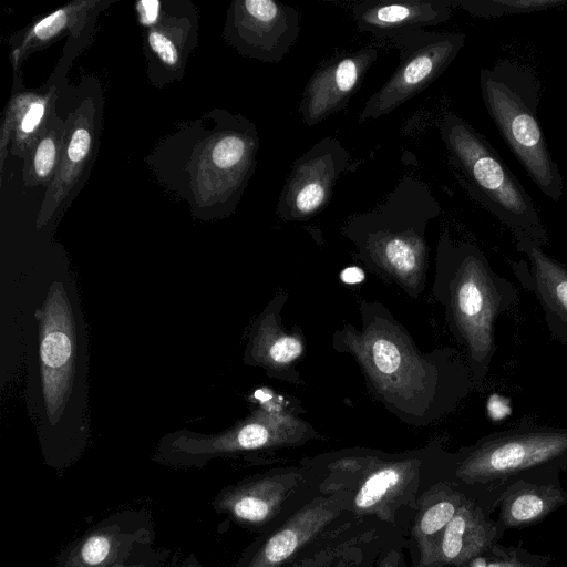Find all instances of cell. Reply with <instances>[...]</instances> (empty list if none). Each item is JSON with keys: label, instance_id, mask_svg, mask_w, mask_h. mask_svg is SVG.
<instances>
[{"label": "cell", "instance_id": "cell-32", "mask_svg": "<svg viewBox=\"0 0 567 567\" xmlns=\"http://www.w3.org/2000/svg\"><path fill=\"white\" fill-rule=\"evenodd\" d=\"M340 278L347 284H358L364 279V272L361 268L351 266L342 270Z\"/></svg>", "mask_w": 567, "mask_h": 567}, {"label": "cell", "instance_id": "cell-28", "mask_svg": "<svg viewBox=\"0 0 567 567\" xmlns=\"http://www.w3.org/2000/svg\"><path fill=\"white\" fill-rule=\"evenodd\" d=\"M166 559V550L153 547L146 553L116 567H164Z\"/></svg>", "mask_w": 567, "mask_h": 567}, {"label": "cell", "instance_id": "cell-13", "mask_svg": "<svg viewBox=\"0 0 567 567\" xmlns=\"http://www.w3.org/2000/svg\"><path fill=\"white\" fill-rule=\"evenodd\" d=\"M234 29L244 51L261 61L279 63L296 42L300 14L276 0H244L235 4Z\"/></svg>", "mask_w": 567, "mask_h": 567}, {"label": "cell", "instance_id": "cell-34", "mask_svg": "<svg viewBox=\"0 0 567 567\" xmlns=\"http://www.w3.org/2000/svg\"><path fill=\"white\" fill-rule=\"evenodd\" d=\"M398 554L395 551H391L379 567H398Z\"/></svg>", "mask_w": 567, "mask_h": 567}, {"label": "cell", "instance_id": "cell-8", "mask_svg": "<svg viewBox=\"0 0 567 567\" xmlns=\"http://www.w3.org/2000/svg\"><path fill=\"white\" fill-rule=\"evenodd\" d=\"M154 542L152 515L144 509H122L70 543L53 567H116L153 548Z\"/></svg>", "mask_w": 567, "mask_h": 567}, {"label": "cell", "instance_id": "cell-1", "mask_svg": "<svg viewBox=\"0 0 567 567\" xmlns=\"http://www.w3.org/2000/svg\"><path fill=\"white\" fill-rule=\"evenodd\" d=\"M362 311V330L343 332V351H351L375 395L408 422L426 423L451 413L474 389L466 359L454 349L423 357L408 333L377 306Z\"/></svg>", "mask_w": 567, "mask_h": 567}, {"label": "cell", "instance_id": "cell-22", "mask_svg": "<svg viewBox=\"0 0 567 567\" xmlns=\"http://www.w3.org/2000/svg\"><path fill=\"white\" fill-rule=\"evenodd\" d=\"M566 3L567 0H452L453 8H461L482 19L546 11Z\"/></svg>", "mask_w": 567, "mask_h": 567}, {"label": "cell", "instance_id": "cell-10", "mask_svg": "<svg viewBox=\"0 0 567 567\" xmlns=\"http://www.w3.org/2000/svg\"><path fill=\"white\" fill-rule=\"evenodd\" d=\"M289 417L259 414L239 427L214 437H181L162 452V461L175 466H199L212 457L292 444L306 437V425Z\"/></svg>", "mask_w": 567, "mask_h": 567}, {"label": "cell", "instance_id": "cell-2", "mask_svg": "<svg viewBox=\"0 0 567 567\" xmlns=\"http://www.w3.org/2000/svg\"><path fill=\"white\" fill-rule=\"evenodd\" d=\"M433 293L445 309L451 333L463 348L473 386L482 390L496 352L495 323L518 298L515 286L492 268L471 241L439 237Z\"/></svg>", "mask_w": 567, "mask_h": 567}, {"label": "cell", "instance_id": "cell-33", "mask_svg": "<svg viewBox=\"0 0 567 567\" xmlns=\"http://www.w3.org/2000/svg\"><path fill=\"white\" fill-rule=\"evenodd\" d=\"M173 567H203L195 554L189 553L178 561H175Z\"/></svg>", "mask_w": 567, "mask_h": 567}, {"label": "cell", "instance_id": "cell-27", "mask_svg": "<svg viewBox=\"0 0 567 567\" xmlns=\"http://www.w3.org/2000/svg\"><path fill=\"white\" fill-rule=\"evenodd\" d=\"M91 144V136L85 128L76 130L68 146V156L74 162H81L87 154Z\"/></svg>", "mask_w": 567, "mask_h": 567}, {"label": "cell", "instance_id": "cell-15", "mask_svg": "<svg viewBox=\"0 0 567 567\" xmlns=\"http://www.w3.org/2000/svg\"><path fill=\"white\" fill-rule=\"evenodd\" d=\"M452 10V0H365L354 4L352 14L360 32L389 41L406 30L446 22Z\"/></svg>", "mask_w": 567, "mask_h": 567}, {"label": "cell", "instance_id": "cell-25", "mask_svg": "<svg viewBox=\"0 0 567 567\" xmlns=\"http://www.w3.org/2000/svg\"><path fill=\"white\" fill-rule=\"evenodd\" d=\"M55 161V145L51 138L43 140L34 156V168L40 177H45L52 169Z\"/></svg>", "mask_w": 567, "mask_h": 567}, {"label": "cell", "instance_id": "cell-29", "mask_svg": "<svg viewBox=\"0 0 567 567\" xmlns=\"http://www.w3.org/2000/svg\"><path fill=\"white\" fill-rule=\"evenodd\" d=\"M64 22V11H55L38 22L33 29V33L40 39H48L54 35L62 28Z\"/></svg>", "mask_w": 567, "mask_h": 567}, {"label": "cell", "instance_id": "cell-9", "mask_svg": "<svg viewBox=\"0 0 567 567\" xmlns=\"http://www.w3.org/2000/svg\"><path fill=\"white\" fill-rule=\"evenodd\" d=\"M350 154L334 137H324L298 157L276 206L285 221H305L330 202L337 181L348 168Z\"/></svg>", "mask_w": 567, "mask_h": 567}, {"label": "cell", "instance_id": "cell-3", "mask_svg": "<svg viewBox=\"0 0 567 567\" xmlns=\"http://www.w3.org/2000/svg\"><path fill=\"white\" fill-rule=\"evenodd\" d=\"M441 212L429 185L404 175L381 203L350 216L341 233L368 267L415 295L424 288L429 268L426 226Z\"/></svg>", "mask_w": 567, "mask_h": 567}, {"label": "cell", "instance_id": "cell-19", "mask_svg": "<svg viewBox=\"0 0 567 567\" xmlns=\"http://www.w3.org/2000/svg\"><path fill=\"white\" fill-rule=\"evenodd\" d=\"M530 478L532 475H528L512 483L511 491L514 493L503 506L505 524L518 526L534 523L559 504L563 497L560 491Z\"/></svg>", "mask_w": 567, "mask_h": 567}, {"label": "cell", "instance_id": "cell-6", "mask_svg": "<svg viewBox=\"0 0 567 567\" xmlns=\"http://www.w3.org/2000/svg\"><path fill=\"white\" fill-rule=\"evenodd\" d=\"M567 468V427L520 424L463 450L456 476L471 484L515 482Z\"/></svg>", "mask_w": 567, "mask_h": 567}, {"label": "cell", "instance_id": "cell-14", "mask_svg": "<svg viewBox=\"0 0 567 567\" xmlns=\"http://www.w3.org/2000/svg\"><path fill=\"white\" fill-rule=\"evenodd\" d=\"M515 245L526 259L511 264L514 275L540 303L550 337L567 346V265L528 238Z\"/></svg>", "mask_w": 567, "mask_h": 567}, {"label": "cell", "instance_id": "cell-20", "mask_svg": "<svg viewBox=\"0 0 567 567\" xmlns=\"http://www.w3.org/2000/svg\"><path fill=\"white\" fill-rule=\"evenodd\" d=\"M414 460L392 462L372 472L360 486L354 504L358 509L368 512L389 501L411 480Z\"/></svg>", "mask_w": 567, "mask_h": 567}, {"label": "cell", "instance_id": "cell-21", "mask_svg": "<svg viewBox=\"0 0 567 567\" xmlns=\"http://www.w3.org/2000/svg\"><path fill=\"white\" fill-rule=\"evenodd\" d=\"M305 347L297 334L280 330L278 324L270 322L268 316L258 329L254 341L252 353L268 368H286L295 362L302 353Z\"/></svg>", "mask_w": 567, "mask_h": 567}, {"label": "cell", "instance_id": "cell-24", "mask_svg": "<svg viewBox=\"0 0 567 567\" xmlns=\"http://www.w3.org/2000/svg\"><path fill=\"white\" fill-rule=\"evenodd\" d=\"M257 140L238 134H228L220 138L212 151V159L219 168H233L251 158Z\"/></svg>", "mask_w": 567, "mask_h": 567}, {"label": "cell", "instance_id": "cell-5", "mask_svg": "<svg viewBox=\"0 0 567 567\" xmlns=\"http://www.w3.org/2000/svg\"><path fill=\"white\" fill-rule=\"evenodd\" d=\"M480 87L489 117L511 151L544 195L558 202L563 178L537 117L540 81L535 72L502 59L481 70Z\"/></svg>", "mask_w": 567, "mask_h": 567}, {"label": "cell", "instance_id": "cell-26", "mask_svg": "<svg viewBox=\"0 0 567 567\" xmlns=\"http://www.w3.org/2000/svg\"><path fill=\"white\" fill-rule=\"evenodd\" d=\"M148 42L152 50L159 56V59L168 64L174 65L177 60V51L169 39H167L164 34L152 31L148 34Z\"/></svg>", "mask_w": 567, "mask_h": 567}, {"label": "cell", "instance_id": "cell-12", "mask_svg": "<svg viewBox=\"0 0 567 567\" xmlns=\"http://www.w3.org/2000/svg\"><path fill=\"white\" fill-rule=\"evenodd\" d=\"M377 56L375 48L365 47L322 61L306 84L299 103L305 125H317L344 109Z\"/></svg>", "mask_w": 567, "mask_h": 567}, {"label": "cell", "instance_id": "cell-4", "mask_svg": "<svg viewBox=\"0 0 567 567\" xmlns=\"http://www.w3.org/2000/svg\"><path fill=\"white\" fill-rule=\"evenodd\" d=\"M440 133L454 175L470 196L504 224L515 241L528 238L548 246L533 198L487 138L452 112L443 115Z\"/></svg>", "mask_w": 567, "mask_h": 567}, {"label": "cell", "instance_id": "cell-23", "mask_svg": "<svg viewBox=\"0 0 567 567\" xmlns=\"http://www.w3.org/2000/svg\"><path fill=\"white\" fill-rule=\"evenodd\" d=\"M455 503L451 499H442L427 507L420 516L415 525V536L423 550L436 534L442 535L446 525L457 512Z\"/></svg>", "mask_w": 567, "mask_h": 567}, {"label": "cell", "instance_id": "cell-17", "mask_svg": "<svg viewBox=\"0 0 567 567\" xmlns=\"http://www.w3.org/2000/svg\"><path fill=\"white\" fill-rule=\"evenodd\" d=\"M338 513L329 501L313 502L271 535L243 567H280Z\"/></svg>", "mask_w": 567, "mask_h": 567}, {"label": "cell", "instance_id": "cell-16", "mask_svg": "<svg viewBox=\"0 0 567 567\" xmlns=\"http://www.w3.org/2000/svg\"><path fill=\"white\" fill-rule=\"evenodd\" d=\"M292 476H270L225 488L212 502L214 511L240 524L259 525L269 520L279 509Z\"/></svg>", "mask_w": 567, "mask_h": 567}, {"label": "cell", "instance_id": "cell-7", "mask_svg": "<svg viewBox=\"0 0 567 567\" xmlns=\"http://www.w3.org/2000/svg\"><path fill=\"white\" fill-rule=\"evenodd\" d=\"M399 51V64L365 102L359 123L388 115L424 91L453 62L465 43L461 32L406 30L391 38Z\"/></svg>", "mask_w": 567, "mask_h": 567}, {"label": "cell", "instance_id": "cell-18", "mask_svg": "<svg viewBox=\"0 0 567 567\" xmlns=\"http://www.w3.org/2000/svg\"><path fill=\"white\" fill-rule=\"evenodd\" d=\"M486 543V529L478 515L461 506L425 559L461 563L480 553Z\"/></svg>", "mask_w": 567, "mask_h": 567}, {"label": "cell", "instance_id": "cell-30", "mask_svg": "<svg viewBox=\"0 0 567 567\" xmlns=\"http://www.w3.org/2000/svg\"><path fill=\"white\" fill-rule=\"evenodd\" d=\"M140 21L144 25L154 23L158 17L159 2L156 0H143L137 3Z\"/></svg>", "mask_w": 567, "mask_h": 567}, {"label": "cell", "instance_id": "cell-31", "mask_svg": "<svg viewBox=\"0 0 567 567\" xmlns=\"http://www.w3.org/2000/svg\"><path fill=\"white\" fill-rule=\"evenodd\" d=\"M44 106L42 103H34L22 120L21 127L24 132H32L42 118Z\"/></svg>", "mask_w": 567, "mask_h": 567}, {"label": "cell", "instance_id": "cell-11", "mask_svg": "<svg viewBox=\"0 0 567 567\" xmlns=\"http://www.w3.org/2000/svg\"><path fill=\"white\" fill-rule=\"evenodd\" d=\"M62 288L52 287L44 305L41 327L43 396L51 419L56 417L63 408L73 375V319Z\"/></svg>", "mask_w": 567, "mask_h": 567}]
</instances>
